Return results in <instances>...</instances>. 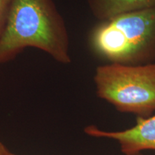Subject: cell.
I'll list each match as a JSON object with an SVG mask.
<instances>
[{
    "mask_svg": "<svg viewBox=\"0 0 155 155\" xmlns=\"http://www.w3.org/2000/svg\"><path fill=\"white\" fill-rule=\"evenodd\" d=\"M96 95L121 113L147 118L155 112V63H104L95 70Z\"/></svg>",
    "mask_w": 155,
    "mask_h": 155,
    "instance_id": "3957f363",
    "label": "cell"
},
{
    "mask_svg": "<svg viewBox=\"0 0 155 155\" xmlns=\"http://www.w3.org/2000/svg\"><path fill=\"white\" fill-rule=\"evenodd\" d=\"M0 155H18L16 154H14L12 152H10L8 149L2 143L0 142Z\"/></svg>",
    "mask_w": 155,
    "mask_h": 155,
    "instance_id": "52a82bcc",
    "label": "cell"
},
{
    "mask_svg": "<svg viewBox=\"0 0 155 155\" xmlns=\"http://www.w3.org/2000/svg\"><path fill=\"white\" fill-rule=\"evenodd\" d=\"M89 9L98 21L117 15L155 8V0H88Z\"/></svg>",
    "mask_w": 155,
    "mask_h": 155,
    "instance_id": "5b68a950",
    "label": "cell"
},
{
    "mask_svg": "<svg viewBox=\"0 0 155 155\" xmlns=\"http://www.w3.org/2000/svg\"><path fill=\"white\" fill-rule=\"evenodd\" d=\"M12 1L13 0H0V42L5 32L7 17Z\"/></svg>",
    "mask_w": 155,
    "mask_h": 155,
    "instance_id": "8992f818",
    "label": "cell"
},
{
    "mask_svg": "<svg viewBox=\"0 0 155 155\" xmlns=\"http://www.w3.org/2000/svg\"><path fill=\"white\" fill-rule=\"evenodd\" d=\"M28 48L44 52L63 65L72 62L68 31L54 0H13L0 42V63Z\"/></svg>",
    "mask_w": 155,
    "mask_h": 155,
    "instance_id": "6da1fadb",
    "label": "cell"
},
{
    "mask_svg": "<svg viewBox=\"0 0 155 155\" xmlns=\"http://www.w3.org/2000/svg\"><path fill=\"white\" fill-rule=\"evenodd\" d=\"M85 131L92 137L116 141L125 155L138 154L144 150L155 151V114L147 118L137 117L135 125L125 130L108 131L89 126Z\"/></svg>",
    "mask_w": 155,
    "mask_h": 155,
    "instance_id": "277c9868",
    "label": "cell"
},
{
    "mask_svg": "<svg viewBox=\"0 0 155 155\" xmlns=\"http://www.w3.org/2000/svg\"><path fill=\"white\" fill-rule=\"evenodd\" d=\"M88 45L91 53L105 63H154L155 8L98 21L89 31Z\"/></svg>",
    "mask_w": 155,
    "mask_h": 155,
    "instance_id": "7a4b0ae2",
    "label": "cell"
},
{
    "mask_svg": "<svg viewBox=\"0 0 155 155\" xmlns=\"http://www.w3.org/2000/svg\"><path fill=\"white\" fill-rule=\"evenodd\" d=\"M0 142H1V141H0Z\"/></svg>",
    "mask_w": 155,
    "mask_h": 155,
    "instance_id": "9c48e42d",
    "label": "cell"
},
{
    "mask_svg": "<svg viewBox=\"0 0 155 155\" xmlns=\"http://www.w3.org/2000/svg\"><path fill=\"white\" fill-rule=\"evenodd\" d=\"M133 155H144V154H142L141 153H138V154H133Z\"/></svg>",
    "mask_w": 155,
    "mask_h": 155,
    "instance_id": "ba28073f",
    "label": "cell"
}]
</instances>
